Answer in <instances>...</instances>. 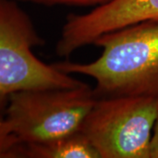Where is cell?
<instances>
[{"label":"cell","instance_id":"cell-4","mask_svg":"<svg viewBox=\"0 0 158 158\" xmlns=\"http://www.w3.org/2000/svg\"><path fill=\"white\" fill-rule=\"evenodd\" d=\"M157 116V98H101L97 99L79 131L100 158H149Z\"/></svg>","mask_w":158,"mask_h":158},{"label":"cell","instance_id":"cell-6","mask_svg":"<svg viewBox=\"0 0 158 158\" xmlns=\"http://www.w3.org/2000/svg\"><path fill=\"white\" fill-rule=\"evenodd\" d=\"M24 154L29 158H100L80 131L47 142L26 144Z\"/></svg>","mask_w":158,"mask_h":158},{"label":"cell","instance_id":"cell-5","mask_svg":"<svg viewBox=\"0 0 158 158\" xmlns=\"http://www.w3.org/2000/svg\"><path fill=\"white\" fill-rule=\"evenodd\" d=\"M143 21H158V0H111L84 14H70L62 27L56 54L68 57L105 34Z\"/></svg>","mask_w":158,"mask_h":158},{"label":"cell","instance_id":"cell-3","mask_svg":"<svg viewBox=\"0 0 158 158\" xmlns=\"http://www.w3.org/2000/svg\"><path fill=\"white\" fill-rule=\"evenodd\" d=\"M98 98L86 84L73 88H46L12 93L6 116L22 144L42 143L80 130Z\"/></svg>","mask_w":158,"mask_h":158},{"label":"cell","instance_id":"cell-7","mask_svg":"<svg viewBox=\"0 0 158 158\" xmlns=\"http://www.w3.org/2000/svg\"><path fill=\"white\" fill-rule=\"evenodd\" d=\"M0 105V158H25V145L11 132Z\"/></svg>","mask_w":158,"mask_h":158},{"label":"cell","instance_id":"cell-2","mask_svg":"<svg viewBox=\"0 0 158 158\" xmlns=\"http://www.w3.org/2000/svg\"><path fill=\"white\" fill-rule=\"evenodd\" d=\"M42 44L44 40L17 1L0 0V105L21 90L85 85L37 58L33 48Z\"/></svg>","mask_w":158,"mask_h":158},{"label":"cell","instance_id":"cell-9","mask_svg":"<svg viewBox=\"0 0 158 158\" xmlns=\"http://www.w3.org/2000/svg\"><path fill=\"white\" fill-rule=\"evenodd\" d=\"M149 158H158V116L154 126L149 146Z\"/></svg>","mask_w":158,"mask_h":158},{"label":"cell","instance_id":"cell-8","mask_svg":"<svg viewBox=\"0 0 158 158\" xmlns=\"http://www.w3.org/2000/svg\"><path fill=\"white\" fill-rule=\"evenodd\" d=\"M23 2H30L34 4L42 5L47 6H77V7H85V6H101L111 0H16Z\"/></svg>","mask_w":158,"mask_h":158},{"label":"cell","instance_id":"cell-1","mask_svg":"<svg viewBox=\"0 0 158 158\" xmlns=\"http://www.w3.org/2000/svg\"><path fill=\"white\" fill-rule=\"evenodd\" d=\"M103 48L93 62L53 63L69 75L88 76L96 82L98 98L145 96L158 98V21H143L98 37Z\"/></svg>","mask_w":158,"mask_h":158}]
</instances>
